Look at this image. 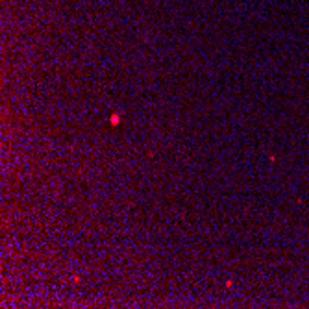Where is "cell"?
Masks as SVG:
<instances>
[{
  "mask_svg": "<svg viewBox=\"0 0 309 309\" xmlns=\"http://www.w3.org/2000/svg\"><path fill=\"white\" fill-rule=\"evenodd\" d=\"M109 121H111V124H113V126H117V124H118V113H113Z\"/></svg>",
  "mask_w": 309,
  "mask_h": 309,
  "instance_id": "1",
  "label": "cell"
}]
</instances>
